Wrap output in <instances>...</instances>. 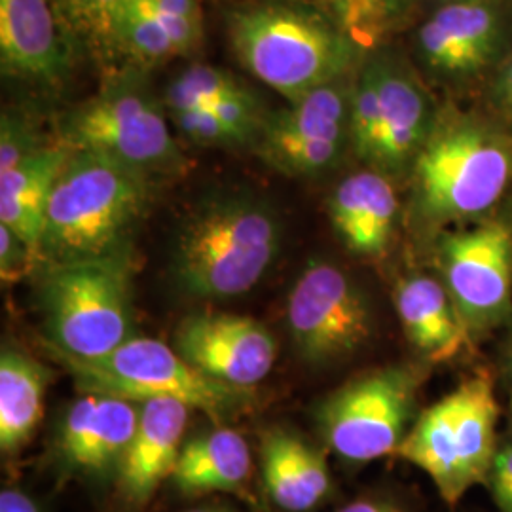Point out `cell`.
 <instances>
[{"mask_svg": "<svg viewBox=\"0 0 512 512\" xmlns=\"http://www.w3.org/2000/svg\"><path fill=\"white\" fill-rule=\"evenodd\" d=\"M148 202L147 173L99 152L73 150L46 209L40 266L131 251Z\"/></svg>", "mask_w": 512, "mask_h": 512, "instance_id": "3957f363", "label": "cell"}, {"mask_svg": "<svg viewBox=\"0 0 512 512\" xmlns=\"http://www.w3.org/2000/svg\"><path fill=\"white\" fill-rule=\"evenodd\" d=\"M71 29L55 0H0L2 71L55 82L71 65Z\"/></svg>", "mask_w": 512, "mask_h": 512, "instance_id": "2e32d148", "label": "cell"}, {"mask_svg": "<svg viewBox=\"0 0 512 512\" xmlns=\"http://www.w3.org/2000/svg\"><path fill=\"white\" fill-rule=\"evenodd\" d=\"M173 346L190 365L222 384L251 389L275 363L274 334L260 321L234 313H192L173 334Z\"/></svg>", "mask_w": 512, "mask_h": 512, "instance_id": "5bb4252c", "label": "cell"}, {"mask_svg": "<svg viewBox=\"0 0 512 512\" xmlns=\"http://www.w3.org/2000/svg\"><path fill=\"white\" fill-rule=\"evenodd\" d=\"M44 143L35 120L21 109H4L0 116V173L14 169L16 165L35 156Z\"/></svg>", "mask_w": 512, "mask_h": 512, "instance_id": "f1b7e54d", "label": "cell"}, {"mask_svg": "<svg viewBox=\"0 0 512 512\" xmlns=\"http://www.w3.org/2000/svg\"><path fill=\"white\" fill-rule=\"evenodd\" d=\"M73 37L97 52L112 16L128 0H55Z\"/></svg>", "mask_w": 512, "mask_h": 512, "instance_id": "f546056e", "label": "cell"}, {"mask_svg": "<svg viewBox=\"0 0 512 512\" xmlns=\"http://www.w3.org/2000/svg\"><path fill=\"white\" fill-rule=\"evenodd\" d=\"M55 359L73 374L86 393H103L143 403L173 399L220 421L249 403V389L222 384L190 365L181 353L156 338L133 336L109 355L82 361L65 355Z\"/></svg>", "mask_w": 512, "mask_h": 512, "instance_id": "52a82bcc", "label": "cell"}, {"mask_svg": "<svg viewBox=\"0 0 512 512\" xmlns=\"http://www.w3.org/2000/svg\"><path fill=\"white\" fill-rule=\"evenodd\" d=\"M190 406L173 399L141 403L137 431L118 469V488L131 505H145L156 488L171 478L183 448Z\"/></svg>", "mask_w": 512, "mask_h": 512, "instance_id": "ac0fdd59", "label": "cell"}, {"mask_svg": "<svg viewBox=\"0 0 512 512\" xmlns=\"http://www.w3.org/2000/svg\"><path fill=\"white\" fill-rule=\"evenodd\" d=\"M184 137L202 147H241L238 135L228 128L209 107L169 114Z\"/></svg>", "mask_w": 512, "mask_h": 512, "instance_id": "4dcf8cb0", "label": "cell"}, {"mask_svg": "<svg viewBox=\"0 0 512 512\" xmlns=\"http://www.w3.org/2000/svg\"><path fill=\"white\" fill-rule=\"evenodd\" d=\"M338 512H403L389 503L384 501H355V503H349L348 507L340 509Z\"/></svg>", "mask_w": 512, "mask_h": 512, "instance_id": "d590c367", "label": "cell"}, {"mask_svg": "<svg viewBox=\"0 0 512 512\" xmlns=\"http://www.w3.org/2000/svg\"><path fill=\"white\" fill-rule=\"evenodd\" d=\"M418 378L406 366H385L334 391L317 410L330 448L353 463L397 454L410 431Z\"/></svg>", "mask_w": 512, "mask_h": 512, "instance_id": "ba28073f", "label": "cell"}, {"mask_svg": "<svg viewBox=\"0 0 512 512\" xmlns=\"http://www.w3.org/2000/svg\"><path fill=\"white\" fill-rule=\"evenodd\" d=\"M73 150L59 143L0 173V224L14 230L40 258V238L55 179Z\"/></svg>", "mask_w": 512, "mask_h": 512, "instance_id": "7402d4cb", "label": "cell"}, {"mask_svg": "<svg viewBox=\"0 0 512 512\" xmlns=\"http://www.w3.org/2000/svg\"><path fill=\"white\" fill-rule=\"evenodd\" d=\"M281 241L272 203L253 192H222L196 205L177 228L171 275L190 298L241 296L268 274Z\"/></svg>", "mask_w": 512, "mask_h": 512, "instance_id": "7a4b0ae2", "label": "cell"}, {"mask_svg": "<svg viewBox=\"0 0 512 512\" xmlns=\"http://www.w3.org/2000/svg\"><path fill=\"white\" fill-rule=\"evenodd\" d=\"M40 258L14 230L0 224V275L6 283H16L25 275L38 272Z\"/></svg>", "mask_w": 512, "mask_h": 512, "instance_id": "1f68e13d", "label": "cell"}, {"mask_svg": "<svg viewBox=\"0 0 512 512\" xmlns=\"http://www.w3.org/2000/svg\"><path fill=\"white\" fill-rule=\"evenodd\" d=\"M454 404V420L465 475L471 488L486 482L495 459V425L499 406L494 380L488 372H476L448 393Z\"/></svg>", "mask_w": 512, "mask_h": 512, "instance_id": "484cf974", "label": "cell"}, {"mask_svg": "<svg viewBox=\"0 0 512 512\" xmlns=\"http://www.w3.org/2000/svg\"><path fill=\"white\" fill-rule=\"evenodd\" d=\"M262 476L277 507L289 512L315 509L330 492L329 465L315 448L291 431L262 437Z\"/></svg>", "mask_w": 512, "mask_h": 512, "instance_id": "44dd1931", "label": "cell"}, {"mask_svg": "<svg viewBox=\"0 0 512 512\" xmlns=\"http://www.w3.org/2000/svg\"><path fill=\"white\" fill-rule=\"evenodd\" d=\"M511 372H512V351H511Z\"/></svg>", "mask_w": 512, "mask_h": 512, "instance_id": "f35d334b", "label": "cell"}, {"mask_svg": "<svg viewBox=\"0 0 512 512\" xmlns=\"http://www.w3.org/2000/svg\"><path fill=\"white\" fill-rule=\"evenodd\" d=\"M399 200L384 173L363 169L338 184L329 200L334 232L353 255H384L397 226Z\"/></svg>", "mask_w": 512, "mask_h": 512, "instance_id": "d6986e66", "label": "cell"}, {"mask_svg": "<svg viewBox=\"0 0 512 512\" xmlns=\"http://www.w3.org/2000/svg\"><path fill=\"white\" fill-rule=\"evenodd\" d=\"M251 473V450L234 429L219 427L183 444L171 480L184 494L238 492Z\"/></svg>", "mask_w": 512, "mask_h": 512, "instance_id": "d4e9b609", "label": "cell"}, {"mask_svg": "<svg viewBox=\"0 0 512 512\" xmlns=\"http://www.w3.org/2000/svg\"><path fill=\"white\" fill-rule=\"evenodd\" d=\"M378 80L380 141L374 171L399 177L410 171L437 126V114L420 78L393 50L368 52Z\"/></svg>", "mask_w": 512, "mask_h": 512, "instance_id": "9a60e30c", "label": "cell"}, {"mask_svg": "<svg viewBox=\"0 0 512 512\" xmlns=\"http://www.w3.org/2000/svg\"><path fill=\"white\" fill-rule=\"evenodd\" d=\"M131 251L40 266L38 304L52 355L101 359L133 338Z\"/></svg>", "mask_w": 512, "mask_h": 512, "instance_id": "277c9868", "label": "cell"}, {"mask_svg": "<svg viewBox=\"0 0 512 512\" xmlns=\"http://www.w3.org/2000/svg\"><path fill=\"white\" fill-rule=\"evenodd\" d=\"M495 105L512 126V57L497 78L494 95Z\"/></svg>", "mask_w": 512, "mask_h": 512, "instance_id": "836d02e7", "label": "cell"}, {"mask_svg": "<svg viewBox=\"0 0 512 512\" xmlns=\"http://www.w3.org/2000/svg\"><path fill=\"white\" fill-rule=\"evenodd\" d=\"M57 143L105 154L147 175L175 171L183 162L147 73L129 67L112 69L92 99L61 118Z\"/></svg>", "mask_w": 512, "mask_h": 512, "instance_id": "8992f818", "label": "cell"}, {"mask_svg": "<svg viewBox=\"0 0 512 512\" xmlns=\"http://www.w3.org/2000/svg\"><path fill=\"white\" fill-rule=\"evenodd\" d=\"M334 19L366 52L412 18L423 0H302Z\"/></svg>", "mask_w": 512, "mask_h": 512, "instance_id": "4316f807", "label": "cell"}, {"mask_svg": "<svg viewBox=\"0 0 512 512\" xmlns=\"http://www.w3.org/2000/svg\"><path fill=\"white\" fill-rule=\"evenodd\" d=\"M287 323L298 355L310 365L344 361L372 336L366 294L329 260H310L287 300Z\"/></svg>", "mask_w": 512, "mask_h": 512, "instance_id": "30bf717a", "label": "cell"}, {"mask_svg": "<svg viewBox=\"0 0 512 512\" xmlns=\"http://www.w3.org/2000/svg\"><path fill=\"white\" fill-rule=\"evenodd\" d=\"M351 84L340 78L268 112L256 139L262 164L291 179H317L351 148Z\"/></svg>", "mask_w": 512, "mask_h": 512, "instance_id": "9c48e42d", "label": "cell"}, {"mask_svg": "<svg viewBox=\"0 0 512 512\" xmlns=\"http://www.w3.org/2000/svg\"><path fill=\"white\" fill-rule=\"evenodd\" d=\"M188 512H232L228 509H220V507H203V509H194V511Z\"/></svg>", "mask_w": 512, "mask_h": 512, "instance_id": "8d00e7d4", "label": "cell"}, {"mask_svg": "<svg viewBox=\"0 0 512 512\" xmlns=\"http://www.w3.org/2000/svg\"><path fill=\"white\" fill-rule=\"evenodd\" d=\"M442 283L471 330L492 329L512 311V222L486 220L439 243Z\"/></svg>", "mask_w": 512, "mask_h": 512, "instance_id": "8fae6325", "label": "cell"}, {"mask_svg": "<svg viewBox=\"0 0 512 512\" xmlns=\"http://www.w3.org/2000/svg\"><path fill=\"white\" fill-rule=\"evenodd\" d=\"M203 0H128L110 19L95 54L114 69L150 71L192 54L203 38Z\"/></svg>", "mask_w": 512, "mask_h": 512, "instance_id": "4fadbf2b", "label": "cell"}, {"mask_svg": "<svg viewBox=\"0 0 512 512\" xmlns=\"http://www.w3.org/2000/svg\"><path fill=\"white\" fill-rule=\"evenodd\" d=\"M512 40L511 0L440 4L414 33L421 65L440 80H467L507 54Z\"/></svg>", "mask_w": 512, "mask_h": 512, "instance_id": "7c38bea8", "label": "cell"}, {"mask_svg": "<svg viewBox=\"0 0 512 512\" xmlns=\"http://www.w3.org/2000/svg\"><path fill=\"white\" fill-rule=\"evenodd\" d=\"M412 171L429 219L482 217L512 183V139L475 118L442 120Z\"/></svg>", "mask_w": 512, "mask_h": 512, "instance_id": "5b68a950", "label": "cell"}, {"mask_svg": "<svg viewBox=\"0 0 512 512\" xmlns=\"http://www.w3.org/2000/svg\"><path fill=\"white\" fill-rule=\"evenodd\" d=\"M423 2H431L435 6H440V4H450V2H471V0H423Z\"/></svg>", "mask_w": 512, "mask_h": 512, "instance_id": "74e56055", "label": "cell"}, {"mask_svg": "<svg viewBox=\"0 0 512 512\" xmlns=\"http://www.w3.org/2000/svg\"><path fill=\"white\" fill-rule=\"evenodd\" d=\"M488 482L497 507L501 512H512V444L495 454Z\"/></svg>", "mask_w": 512, "mask_h": 512, "instance_id": "d6a6232c", "label": "cell"}, {"mask_svg": "<svg viewBox=\"0 0 512 512\" xmlns=\"http://www.w3.org/2000/svg\"><path fill=\"white\" fill-rule=\"evenodd\" d=\"M397 454L429 476L448 505H456L471 490L461 458L450 395L421 412Z\"/></svg>", "mask_w": 512, "mask_h": 512, "instance_id": "603a6c76", "label": "cell"}, {"mask_svg": "<svg viewBox=\"0 0 512 512\" xmlns=\"http://www.w3.org/2000/svg\"><path fill=\"white\" fill-rule=\"evenodd\" d=\"M395 308L410 344L431 363H448L469 348L471 332L446 285L429 275L397 283Z\"/></svg>", "mask_w": 512, "mask_h": 512, "instance_id": "ffe728a7", "label": "cell"}, {"mask_svg": "<svg viewBox=\"0 0 512 512\" xmlns=\"http://www.w3.org/2000/svg\"><path fill=\"white\" fill-rule=\"evenodd\" d=\"M239 63L287 101L357 69L366 50L325 12L302 0H249L228 14Z\"/></svg>", "mask_w": 512, "mask_h": 512, "instance_id": "6da1fadb", "label": "cell"}, {"mask_svg": "<svg viewBox=\"0 0 512 512\" xmlns=\"http://www.w3.org/2000/svg\"><path fill=\"white\" fill-rule=\"evenodd\" d=\"M52 370L29 353L2 348L0 355V450L18 454L42 421Z\"/></svg>", "mask_w": 512, "mask_h": 512, "instance_id": "cb8c5ba5", "label": "cell"}, {"mask_svg": "<svg viewBox=\"0 0 512 512\" xmlns=\"http://www.w3.org/2000/svg\"><path fill=\"white\" fill-rule=\"evenodd\" d=\"M141 403L86 393L69 408L59 433V454L80 473L105 476L120 469L137 431Z\"/></svg>", "mask_w": 512, "mask_h": 512, "instance_id": "e0dca14e", "label": "cell"}, {"mask_svg": "<svg viewBox=\"0 0 512 512\" xmlns=\"http://www.w3.org/2000/svg\"><path fill=\"white\" fill-rule=\"evenodd\" d=\"M0 512H40L37 503L19 490H4L0 494Z\"/></svg>", "mask_w": 512, "mask_h": 512, "instance_id": "e575fe53", "label": "cell"}, {"mask_svg": "<svg viewBox=\"0 0 512 512\" xmlns=\"http://www.w3.org/2000/svg\"><path fill=\"white\" fill-rule=\"evenodd\" d=\"M245 88L247 86L239 78L224 69L194 63L167 84L162 103L169 116L183 110L211 107L219 103L220 99Z\"/></svg>", "mask_w": 512, "mask_h": 512, "instance_id": "83f0119b", "label": "cell"}]
</instances>
